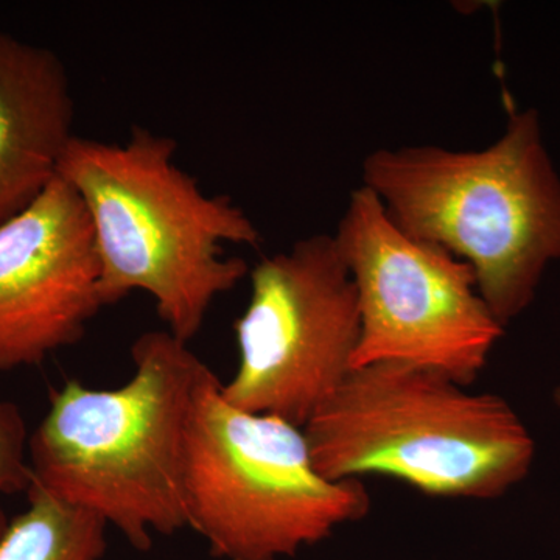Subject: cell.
Segmentation results:
<instances>
[{
	"label": "cell",
	"mask_w": 560,
	"mask_h": 560,
	"mask_svg": "<svg viewBox=\"0 0 560 560\" xmlns=\"http://www.w3.org/2000/svg\"><path fill=\"white\" fill-rule=\"evenodd\" d=\"M176 149L172 138L140 127L127 142L75 136L58 176L90 217L103 307L143 291L165 330L189 342L217 298L249 275L224 243L256 248L261 235L230 197H210L176 164Z\"/></svg>",
	"instance_id": "6da1fadb"
},
{
	"label": "cell",
	"mask_w": 560,
	"mask_h": 560,
	"mask_svg": "<svg viewBox=\"0 0 560 560\" xmlns=\"http://www.w3.org/2000/svg\"><path fill=\"white\" fill-rule=\"evenodd\" d=\"M168 330L131 346L119 388L68 381L28 441L32 485L97 515L132 548L189 528L187 430L208 364Z\"/></svg>",
	"instance_id": "7a4b0ae2"
},
{
	"label": "cell",
	"mask_w": 560,
	"mask_h": 560,
	"mask_svg": "<svg viewBox=\"0 0 560 560\" xmlns=\"http://www.w3.org/2000/svg\"><path fill=\"white\" fill-rule=\"evenodd\" d=\"M361 186L401 231L469 265L503 327L529 307L548 265L560 259V178L534 109L514 114L488 149L372 151Z\"/></svg>",
	"instance_id": "3957f363"
},
{
	"label": "cell",
	"mask_w": 560,
	"mask_h": 560,
	"mask_svg": "<svg viewBox=\"0 0 560 560\" xmlns=\"http://www.w3.org/2000/svg\"><path fill=\"white\" fill-rule=\"evenodd\" d=\"M304 434L327 480L378 475L438 499H499L525 480L536 455L503 397L399 361L352 370Z\"/></svg>",
	"instance_id": "277c9868"
},
{
	"label": "cell",
	"mask_w": 560,
	"mask_h": 560,
	"mask_svg": "<svg viewBox=\"0 0 560 560\" xmlns=\"http://www.w3.org/2000/svg\"><path fill=\"white\" fill-rule=\"evenodd\" d=\"M221 385L208 368L186 447L189 528L213 558H291L370 512L363 482L330 481L315 469L304 429L234 407Z\"/></svg>",
	"instance_id": "5b68a950"
},
{
	"label": "cell",
	"mask_w": 560,
	"mask_h": 560,
	"mask_svg": "<svg viewBox=\"0 0 560 560\" xmlns=\"http://www.w3.org/2000/svg\"><path fill=\"white\" fill-rule=\"evenodd\" d=\"M331 237L359 300L353 370L399 361L469 388L504 331L469 265L401 231L363 186L350 194Z\"/></svg>",
	"instance_id": "8992f818"
},
{
	"label": "cell",
	"mask_w": 560,
	"mask_h": 560,
	"mask_svg": "<svg viewBox=\"0 0 560 560\" xmlns=\"http://www.w3.org/2000/svg\"><path fill=\"white\" fill-rule=\"evenodd\" d=\"M249 279L248 305L234 324L241 360L221 393L241 410L304 429L353 370L355 285L327 234L264 257Z\"/></svg>",
	"instance_id": "52a82bcc"
},
{
	"label": "cell",
	"mask_w": 560,
	"mask_h": 560,
	"mask_svg": "<svg viewBox=\"0 0 560 560\" xmlns=\"http://www.w3.org/2000/svg\"><path fill=\"white\" fill-rule=\"evenodd\" d=\"M98 283L90 217L57 176L0 224V371L38 366L77 345L103 308Z\"/></svg>",
	"instance_id": "ba28073f"
},
{
	"label": "cell",
	"mask_w": 560,
	"mask_h": 560,
	"mask_svg": "<svg viewBox=\"0 0 560 560\" xmlns=\"http://www.w3.org/2000/svg\"><path fill=\"white\" fill-rule=\"evenodd\" d=\"M68 70L55 51L0 32V224L58 176L73 135Z\"/></svg>",
	"instance_id": "9c48e42d"
},
{
	"label": "cell",
	"mask_w": 560,
	"mask_h": 560,
	"mask_svg": "<svg viewBox=\"0 0 560 560\" xmlns=\"http://www.w3.org/2000/svg\"><path fill=\"white\" fill-rule=\"evenodd\" d=\"M27 511L0 537V560H102L108 525L39 486L27 490Z\"/></svg>",
	"instance_id": "30bf717a"
},
{
	"label": "cell",
	"mask_w": 560,
	"mask_h": 560,
	"mask_svg": "<svg viewBox=\"0 0 560 560\" xmlns=\"http://www.w3.org/2000/svg\"><path fill=\"white\" fill-rule=\"evenodd\" d=\"M28 436L20 408L0 400V497L25 492L32 485ZM10 521L0 508V537Z\"/></svg>",
	"instance_id": "8fae6325"
},
{
	"label": "cell",
	"mask_w": 560,
	"mask_h": 560,
	"mask_svg": "<svg viewBox=\"0 0 560 560\" xmlns=\"http://www.w3.org/2000/svg\"><path fill=\"white\" fill-rule=\"evenodd\" d=\"M555 400L556 404H558V407L560 408V386L558 389L555 390Z\"/></svg>",
	"instance_id": "7c38bea8"
}]
</instances>
